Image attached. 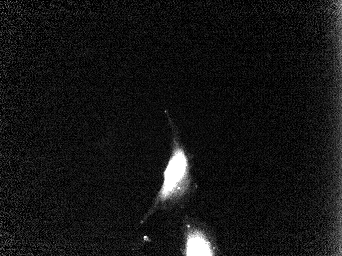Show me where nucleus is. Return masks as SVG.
<instances>
[{"instance_id":"f03ea898","label":"nucleus","mask_w":342,"mask_h":256,"mask_svg":"<svg viewBox=\"0 0 342 256\" xmlns=\"http://www.w3.org/2000/svg\"><path fill=\"white\" fill-rule=\"evenodd\" d=\"M186 223L184 254L186 255H216L218 250L216 237L211 228L196 219Z\"/></svg>"},{"instance_id":"f257e3e1","label":"nucleus","mask_w":342,"mask_h":256,"mask_svg":"<svg viewBox=\"0 0 342 256\" xmlns=\"http://www.w3.org/2000/svg\"><path fill=\"white\" fill-rule=\"evenodd\" d=\"M172 136L171 154L163 172V183L144 219L158 209L183 208L196 190L191 174L190 157L181 145L178 133L173 127Z\"/></svg>"}]
</instances>
